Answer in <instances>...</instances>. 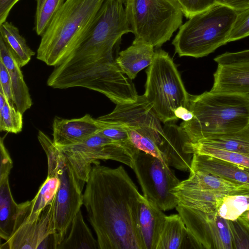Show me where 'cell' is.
Here are the masks:
<instances>
[{
  "mask_svg": "<svg viewBox=\"0 0 249 249\" xmlns=\"http://www.w3.org/2000/svg\"><path fill=\"white\" fill-rule=\"evenodd\" d=\"M154 54L152 45L133 41L130 46L120 52L115 61L122 71L132 80L141 70L151 64Z\"/></svg>",
  "mask_w": 249,
  "mask_h": 249,
  "instance_id": "7402d4cb",
  "label": "cell"
},
{
  "mask_svg": "<svg viewBox=\"0 0 249 249\" xmlns=\"http://www.w3.org/2000/svg\"><path fill=\"white\" fill-rule=\"evenodd\" d=\"M98 120L114 124L126 130H133L150 138L160 151L165 134L160 120L152 105L144 95H139L135 102L116 104L110 113Z\"/></svg>",
  "mask_w": 249,
  "mask_h": 249,
  "instance_id": "30bf717a",
  "label": "cell"
},
{
  "mask_svg": "<svg viewBox=\"0 0 249 249\" xmlns=\"http://www.w3.org/2000/svg\"><path fill=\"white\" fill-rule=\"evenodd\" d=\"M228 222L233 249H249V228L239 218Z\"/></svg>",
  "mask_w": 249,
  "mask_h": 249,
  "instance_id": "d6a6232c",
  "label": "cell"
},
{
  "mask_svg": "<svg viewBox=\"0 0 249 249\" xmlns=\"http://www.w3.org/2000/svg\"><path fill=\"white\" fill-rule=\"evenodd\" d=\"M248 210L249 185H246L232 195L225 196L218 210V213L227 220H233Z\"/></svg>",
  "mask_w": 249,
  "mask_h": 249,
  "instance_id": "f1b7e54d",
  "label": "cell"
},
{
  "mask_svg": "<svg viewBox=\"0 0 249 249\" xmlns=\"http://www.w3.org/2000/svg\"><path fill=\"white\" fill-rule=\"evenodd\" d=\"M166 215L144 196L139 206L138 227L143 249H156Z\"/></svg>",
  "mask_w": 249,
  "mask_h": 249,
  "instance_id": "ac0fdd59",
  "label": "cell"
},
{
  "mask_svg": "<svg viewBox=\"0 0 249 249\" xmlns=\"http://www.w3.org/2000/svg\"><path fill=\"white\" fill-rule=\"evenodd\" d=\"M0 90L2 91L10 102L14 103L10 74L6 67L1 61H0Z\"/></svg>",
  "mask_w": 249,
  "mask_h": 249,
  "instance_id": "8d00e7d4",
  "label": "cell"
},
{
  "mask_svg": "<svg viewBox=\"0 0 249 249\" xmlns=\"http://www.w3.org/2000/svg\"><path fill=\"white\" fill-rule=\"evenodd\" d=\"M83 194V205L97 236L99 249H143L138 227L143 197L120 165L94 162Z\"/></svg>",
  "mask_w": 249,
  "mask_h": 249,
  "instance_id": "6da1fadb",
  "label": "cell"
},
{
  "mask_svg": "<svg viewBox=\"0 0 249 249\" xmlns=\"http://www.w3.org/2000/svg\"><path fill=\"white\" fill-rule=\"evenodd\" d=\"M202 249L179 213L166 216L156 249Z\"/></svg>",
  "mask_w": 249,
  "mask_h": 249,
  "instance_id": "ffe728a7",
  "label": "cell"
},
{
  "mask_svg": "<svg viewBox=\"0 0 249 249\" xmlns=\"http://www.w3.org/2000/svg\"><path fill=\"white\" fill-rule=\"evenodd\" d=\"M22 127L23 114L7 98L5 104L0 107V130L18 134Z\"/></svg>",
  "mask_w": 249,
  "mask_h": 249,
  "instance_id": "4dcf8cb0",
  "label": "cell"
},
{
  "mask_svg": "<svg viewBox=\"0 0 249 249\" xmlns=\"http://www.w3.org/2000/svg\"><path fill=\"white\" fill-rule=\"evenodd\" d=\"M217 4H222L237 12L249 8V0H214Z\"/></svg>",
  "mask_w": 249,
  "mask_h": 249,
  "instance_id": "74e56055",
  "label": "cell"
},
{
  "mask_svg": "<svg viewBox=\"0 0 249 249\" xmlns=\"http://www.w3.org/2000/svg\"><path fill=\"white\" fill-rule=\"evenodd\" d=\"M124 5L134 41L160 47L182 24L178 0H124Z\"/></svg>",
  "mask_w": 249,
  "mask_h": 249,
  "instance_id": "8992f818",
  "label": "cell"
},
{
  "mask_svg": "<svg viewBox=\"0 0 249 249\" xmlns=\"http://www.w3.org/2000/svg\"><path fill=\"white\" fill-rule=\"evenodd\" d=\"M57 249H99L97 240L85 222L81 210L74 217L67 236Z\"/></svg>",
  "mask_w": 249,
  "mask_h": 249,
  "instance_id": "cb8c5ba5",
  "label": "cell"
},
{
  "mask_svg": "<svg viewBox=\"0 0 249 249\" xmlns=\"http://www.w3.org/2000/svg\"><path fill=\"white\" fill-rule=\"evenodd\" d=\"M238 12L215 4L199 12L179 27L172 44L179 56L199 58L228 43Z\"/></svg>",
  "mask_w": 249,
  "mask_h": 249,
  "instance_id": "277c9868",
  "label": "cell"
},
{
  "mask_svg": "<svg viewBox=\"0 0 249 249\" xmlns=\"http://www.w3.org/2000/svg\"><path fill=\"white\" fill-rule=\"evenodd\" d=\"M19 0H0V24L6 21L9 14Z\"/></svg>",
  "mask_w": 249,
  "mask_h": 249,
  "instance_id": "f35d334b",
  "label": "cell"
},
{
  "mask_svg": "<svg viewBox=\"0 0 249 249\" xmlns=\"http://www.w3.org/2000/svg\"><path fill=\"white\" fill-rule=\"evenodd\" d=\"M6 136V135L1 137L0 140V179L9 177V175L13 167L12 160L4 143Z\"/></svg>",
  "mask_w": 249,
  "mask_h": 249,
  "instance_id": "d590c367",
  "label": "cell"
},
{
  "mask_svg": "<svg viewBox=\"0 0 249 249\" xmlns=\"http://www.w3.org/2000/svg\"><path fill=\"white\" fill-rule=\"evenodd\" d=\"M57 147L67 156L79 178L86 183L94 162L111 160L132 168L140 151L112 140L99 132L79 143Z\"/></svg>",
  "mask_w": 249,
  "mask_h": 249,
  "instance_id": "9c48e42d",
  "label": "cell"
},
{
  "mask_svg": "<svg viewBox=\"0 0 249 249\" xmlns=\"http://www.w3.org/2000/svg\"><path fill=\"white\" fill-rule=\"evenodd\" d=\"M59 185V180L57 177L47 176L34 198L30 201L19 204V211L15 226L36 220L43 210L54 200Z\"/></svg>",
  "mask_w": 249,
  "mask_h": 249,
  "instance_id": "44dd1931",
  "label": "cell"
},
{
  "mask_svg": "<svg viewBox=\"0 0 249 249\" xmlns=\"http://www.w3.org/2000/svg\"><path fill=\"white\" fill-rule=\"evenodd\" d=\"M190 172L211 173L239 184L249 185V168L213 156L194 153Z\"/></svg>",
  "mask_w": 249,
  "mask_h": 249,
  "instance_id": "9a60e30c",
  "label": "cell"
},
{
  "mask_svg": "<svg viewBox=\"0 0 249 249\" xmlns=\"http://www.w3.org/2000/svg\"><path fill=\"white\" fill-rule=\"evenodd\" d=\"M65 0H36L35 30L42 36Z\"/></svg>",
  "mask_w": 249,
  "mask_h": 249,
  "instance_id": "f546056e",
  "label": "cell"
},
{
  "mask_svg": "<svg viewBox=\"0 0 249 249\" xmlns=\"http://www.w3.org/2000/svg\"><path fill=\"white\" fill-rule=\"evenodd\" d=\"M184 150L188 153L206 155L249 168V156L246 155L216 148L201 142H186Z\"/></svg>",
  "mask_w": 249,
  "mask_h": 249,
  "instance_id": "83f0119b",
  "label": "cell"
},
{
  "mask_svg": "<svg viewBox=\"0 0 249 249\" xmlns=\"http://www.w3.org/2000/svg\"><path fill=\"white\" fill-rule=\"evenodd\" d=\"M19 211V204L14 200L9 177L0 179V237L8 240L12 234Z\"/></svg>",
  "mask_w": 249,
  "mask_h": 249,
  "instance_id": "603a6c76",
  "label": "cell"
},
{
  "mask_svg": "<svg viewBox=\"0 0 249 249\" xmlns=\"http://www.w3.org/2000/svg\"><path fill=\"white\" fill-rule=\"evenodd\" d=\"M187 18L202 12L216 4L214 0H178Z\"/></svg>",
  "mask_w": 249,
  "mask_h": 249,
  "instance_id": "e575fe53",
  "label": "cell"
},
{
  "mask_svg": "<svg viewBox=\"0 0 249 249\" xmlns=\"http://www.w3.org/2000/svg\"><path fill=\"white\" fill-rule=\"evenodd\" d=\"M178 205L207 213L218 212L225 196L202 189L186 180L173 190Z\"/></svg>",
  "mask_w": 249,
  "mask_h": 249,
  "instance_id": "e0dca14e",
  "label": "cell"
},
{
  "mask_svg": "<svg viewBox=\"0 0 249 249\" xmlns=\"http://www.w3.org/2000/svg\"><path fill=\"white\" fill-rule=\"evenodd\" d=\"M213 76L214 82L211 91L249 94V62L218 65Z\"/></svg>",
  "mask_w": 249,
  "mask_h": 249,
  "instance_id": "2e32d148",
  "label": "cell"
},
{
  "mask_svg": "<svg viewBox=\"0 0 249 249\" xmlns=\"http://www.w3.org/2000/svg\"><path fill=\"white\" fill-rule=\"evenodd\" d=\"M54 201L35 221L17 225L9 239L0 245V249H57Z\"/></svg>",
  "mask_w": 249,
  "mask_h": 249,
  "instance_id": "7c38bea8",
  "label": "cell"
},
{
  "mask_svg": "<svg viewBox=\"0 0 249 249\" xmlns=\"http://www.w3.org/2000/svg\"><path fill=\"white\" fill-rule=\"evenodd\" d=\"M249 36V8L238 12L237 16L230 32L228 43Z\"/></svg>",
  "mask_w": 249,
  "mask_h": 249,
  "instance_id": "836d02e7",
  "label": "cell"
},
{
  "mask_svg": "<svg viewBox=\"0 0 249 249\" xmlns=\"http://www.w3.org/2000/svg\"><path fill=\"white\" fill-rule=\"evenodd\" d=\"M169 166L158 158L140 151L132 168L143 196L162 211L172 210L178 204L173 190L180 181Z\"/></svg>",
  "mask_w": 249,
  "mask_h": 249,
  "instance_id": "ba28073f",
  "label": "cell"
},
{
  "mask_svg": "<svg viewBox=\"0 0 249 249\" xmlns=\"http://www.w3.org/2000/svg\"><path fill=\"white\" fill-rule=\"evenodd\" d=\"M37 139L47 158V176H56L59 180L54 201L55 237L58 246L83 205L82 191L86 183L79 178L67 156L46 134L39 130Z\"/></svg>",
  "mask_w": 249,
  "mask_h": 249,
  "instance_id": "5b68a950",
  "label": "cell"
},
{
  "mask_svg": "<svg viewBox=\"0 0 249 249\" xmlns=\"http://www.w3.org/2000/svg\"><path fill=\"white\" fill-rule=\"evenodd\" d=\"M163 129L165 135L160 149L161 160L179 170H190L193 154L184 150L185 143L189 141L188 137L175 124L166 123Z\"/></svg>",
  "mask_w": 249,
  "mask_h": 249,
  "instance_id": "5bb4252c",
  "label": "cell"
},
{
  "mask_svg": "<svg viewBox=\"0 0 249 249\" xmlns=\"http://www.w3.org/2000/svg\"><path fill=\"white\" fill-rule=\"evenodd\" d=\"M174 114L178 119H182L184 122L189 121L194 117L193 112L187 107H178L175 110Z\"/></svg>",
  "mask_w": 249,
  "mask_h": 249,
  "instance_id": "ab89813d",
  "label": "cell"
},
{
  "mask_svg": "<svg viewBox=\"0 0 249 249\" xmlns=\"http://www.w3.org/2000/svg\"><path fill=\"white\" fill-rule=\"evenodd\" d=\"M104 0H66L41 36L36 58L61 64L84 42Z\"/></svg>",
  "mask_w": 249,
  "mask_h": 249,
  "instance_id": "3957f363",
  "label": "cell"
},
{
  "mask_svg": "<svg viewBox=\"0 0 249 249\" xmlns=\"http://www.w3.org/2000/svg\"><path fill=\"white\" fill-rule=\"evenodd\" d=\"M188 182L205 190L218 195L228 196L246 185L239 184L218 176L204 172H190Z\"/></svg>",
  "mask_w": 249,
  "mask_h": 249,
  "instance_id": "484cf974",
  "label": "cell"
},
{
  "mask_svg": "<svg viewBox=\"0 0 249 249\" xmlns=\"http://www.w3.org/2000/svg\"><path fill=\"white\" fill-rule=\"evenodd\" d=\"M199 142L216 148L249 156V124L238 131L216 136Z\"/></svg>",
  "mask_w": 249,
  "mask_h": 249,
  "instance_id": "4316f807",
  "label": "cell"
},
{
  "mask_svg": "<svg viewBox=\"0 0 249 249\" xmlns=\"http://www.w3.org/2000/svg\"><path fill=\"white\" fill-rule=\"evenodd\" d=\"M0 35L5 40L11 52L21 68L26 65L35 55L19 30L13 24L5 21L0 24Z\"/></svg>",
  "mask_w": 249,
  "mask_h": 249,
  "instance_id": "d4e9b609",
  "label": "cell"
},
{
  "mask_svg": "<svg viewBox=\"0 0 249 249\" xmlns=\"http://www.w3.org/2000/svg\"><path fill=\"white\" fill-rule=\"evenodd\" d=\"M146 74L143 95L152 105L159 120L164 124L178 120L174 111L179 107H187L190 94L167 52L162 50L155 52Z\"/></svg>",
  "mask_w": 249,
  "mask_h": 249,
  "instance_id": "52a82bcc",
  "label": "cell"
},
{
  "mask_svg": "<svg viewBox=\"0 0 249 249\" xmlns=\"http://www.w3.org/2000/svg\"><path fill=\"white\" fill-rule=\"evenodd\" d=\"M96 119L88 114L78 118L55 117L53 122V142L57 147L76 144L98 132Z\"/></svg>",
  "mask_w": 249,
  "mask_h": 249,
  "instance_id": "4fadbf2b",
  "label": "cell"
},
{
  "mask_svg": "<svg viewBox=\"0 0 249 249\" xmlns=\"http://www.w3.org/2000/svg\"><path fill=\"white\" fill-rule=\"evenodd\" d=\"M176 210L202 249H233L228 220L218 212L207 213L180 205Z\"/></svg>",
  "mask_w": 249,
  "mask_h": 249,
  "instance_id": "8fae6325",
  "label": "cell"
},
{
  "mask_svg": "<svg viewBox=\"0 0 249 249\" xmlns=\"http://www.w3.org/2000/svg\"><path fill=\"white\" fill-rule=\"evenodd\" d=\"M96 121L99 127L98 132L102 135L128 147L137 148L131 142L124 128L119 125L103 122L97 119Z\"/></svg>",
  "mask_w": 249,
  "mask_h": 249,
  "instance_id": "1f68e13d",
  "label": "cell"
},
{
  "mask_svg": "<svg viewBox=\"0 0 249 249\" xmlns=\"http://www.w3.org/2000/svg\"><path fill=\"white\" fill-rule=\"evenodd\" d=\"M187 108L194 117L179 126L193 142L234 133L249 124V94L211 90L190 94Z\"/></svg>",
  "mask_w": 249,
  "mask_h": 249,
  "instance_id": "7a4b0ae2",
  "label": "cell"
},
{
  "mask_svg": "<svg viewBox=\"0 0 249 249\" xmlns=\"http://www.w3.org/2000/svg\"><path fill=\"white\" fill-rule=\"evenodd\" d=\"M0 61L6 67L11 78L14 103L22 114L30 108L32 100L21 71L8 46L0 35Z\"/></svg>",
  "mask_w": 249,
  "mask_h": 249,
  "instance_id": "d6986e66",
  "label": "cell"
},
{
  "mask_svg": "<svg viewBox=\"0 0 249 249\" xmlns=\"http://www.w3.org/2000/svg\"><path fill=\"white\" fill-rule=\"evenodd\" d=\"M238 218L249 228V210L243 213Z\"/></svg>",
  "mask_w": 249,
  "mask_h": 249,
  "instance_id": "60d3db41",
  "label": "cell"
}]
</instances>
